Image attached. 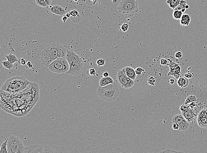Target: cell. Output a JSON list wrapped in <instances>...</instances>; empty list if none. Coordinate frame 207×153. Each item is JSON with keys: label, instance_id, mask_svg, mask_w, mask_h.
I'll use <instances>...</instances> for the list:
<instances>
[{"label": "cell", "instance_id": "6da1fadb", "mask_svg": "<svg viewBox=\"0 0 207 153\" xmlns=\"http://www.w3.org/2000/svg\"><path fill=\"white\" fill-rule=\"evenodd\" d=\"M67 51L66 47L58 43L45 45L41 53L42 64L48 67L52 62L57 58H66Z\"/></svg>", "mask_w": 207, "mask_h": 153}, {"label": "cell", "instance_id": "7a4b0ae2", "mask_svg": "<svg viewBox=\"0 0 207 153\" xmlns=\"http://www.w3.org/2000/svg\"><path fill=\"white\" fill-rule=\"evenodd\" d=\"M66 59L69 65V69L67 73L73 76L80 75L84 67V61L82 58L73 51L68 50Z\"/></svg>", "mask_w": 207, "mask_h": 153}, {"label": "cell", "instance_id": "3957f363", "mask_svg": "<svg viewBox=\"0 0 207 153\" xmlns=\"http://www.w3.org/2000/svg\"><path fill=\"white\" fill-rule=\"evenodd\" d=\"M98 94L104 100L111 101L115 100L119 96V89L115 83L104 87H100L97 90Z\"/></svg>", "mask_w": 207, "mask_h": 153}, {"label": "cell", "instance_id": "277c9868", "mask_svg": "<svg viewBox=\"0 0 207 153\" xmlns=\"http://www.w3.org/2000/svg\"><path fill=\"white\" fill-rule=\"evenodd\" d=\"M117 8L120 13L129 17L133 16L139 10L138 0H122Z\"/></svg>", "mask_w": 207, "mask_h": 153}, {"label": "cell", "instance_id": "5b68a950", "mask_svg": "<svg viewBox=\"0 0 207 153\" xmlns=\"http://www.w3.org/2000/svg\"><path fill=\"white\" fill-rule=\"evenodd\" d=\"M8 153H26V147L18 137L12 135L8 139Z\"/></svg>", "mask_w": 207, "mask_h": 153}, {"label": "cell", "instance_id": "8992f818", "mask_svg": "<svg viewBox=\"0 0 207 153\" xmlns=\"http://www.w3.org/2000/svg\"><path fill=\"white\" fill-rule=\"evenodd\" d=\"M48 68L52 72L63 74L68 72L69 65L66 58H59L52 62Z\"/></svg>", "mask_w": 207, "mask_h": 153}, {"label": "cell", "instance_id": "52a82bcc", "mask_svg": "<svg viewBox=\"0 0 207 153\" xmlns=\"http://www.w3.org/2000/svg\"><path fill=\"white\" fill-rule=\"evenodd\" d=\"M117 79L119 84L124 88H130L134 85V81L126 75L124 68L118 71Z\"/></svg>", "mask_w": 207, "mask_h": 153}, {"label": "cell", "instance_id": "ba28073f", "mask_svg": "<svg viewBox=\"0 0 207 153\" xmlns=\"http://www.w3.org/2000/svg\"><path fill=\"white\" fill-rule=\"evenodd\" d=\"M12 78L17 93H19L25 90L31 83L30 81L22 76H16L13 77Z\"/></svg>", "mask_w": 207, "mask_h": 153}, {"label": "cell", "instance_id": "9c48e42d", "mask_svg": "<svg viewBox=\"0 0 207 153\" xmlns=\"http://www.w3.org/2000/svg\"><path fill=\"white\" fill-rule=\"evenodd\" d=\"M172 121L173 123H177L179 125V130L181 131H186L190 127L189 122L184 118L182 114H179L174 116L172 118Z\"/></svg>", "mask_w": 207, "mask_h": 153}, {"label": "cell", "instance_id": "30bf717a", "mask_svg": "<svg viewBox=\"0 0 207 153\" xmlns=\"http://www.w3.org/2000/svg\"><path fill=\"white\" fill-rule=\"evenodd\" d=\"M53 153V151L47 145H34L26 147V153Z\"/></svg>", "mask_w": 207, "mask_h": 153}, {"label": "cell", "instance_id": "8fae6325", "mask_svg": "<svg viewBox=\"0 0 207 153\" xmlns=\"http://www.w3.org/2000/svg\"><path fill=\"white\" fill-rule=\"evenodd\" d=\"M1 90L9 94H17V90L13 82L12 77L8 79L6 81L1 88Z\"/></svg>", "mask_w": 207, "mask_h": 153}, {"label": "cell", "instance_id": "7c38bea8", "mask_svg": "<svg viewBox=\"0 0 207 153\" xmlns=\"http://www.w3.org/2000/svg\"><path fill=\"white\" fill-rule=\"evenodd\" d=\"M197 122L199 126L207 128V108L201 111L197 116Z\"/></svg>", "mask_w": 207, "mask_h": 153}, {"label": "cell", "instance_id": "4fadbf2b", "mask_svg": "<svg viewBox=\"0 0 207 153\" xmlns=\"http://www.w3.org/2000/svg\"><path fill=\"white\" fill-rule=\"evenodd\" d=\"M181 114L184 118L186 119L189 123L192 122L194 120L195 114L191 108L189 106L187 109L181 112Z\"/></svg>", "mask_w": 207, "mask_h": 153}, {"label": "cell", "instance_id": "5bb4252c", "mask_svg": "<svg viewBox=\"0 0 207 153\" xmlns=\"http://www.w3.org/2000/svg\"><path fill=\"white\" fill-rule=\"evenodd\" d=\"M49 10L52 13L59 16H65V14H66L65 9L59 5L51 6Z\"/></svg>", "mask_w": 207, "mask_h": 153}, {"label": "cell", "instance_id": "9a60e30c", "mask_svg": "<svg viewBox=\"0 0 207 153\" xmlns=\"http://www.w3.org/2000/svg\"><path fill=\"white\" fill-rule=\"evenodd\" d=\"M124 68L126 75L129 78L134 80L136 79L137 75L136 73L135 70H134L133 68L130 66H126Z\"/></svg>", "mask_w": 207, "mask_h": 153}, {"label": "cell", "instance_id": "2e32d148", "mask_svg": "<svg viewBox=\"0 0 207 153\" xmlns=\"http://www.w3.org/2000/svg\"><path fill=\"white\" fill-rule=\"evenodd\" d=\"M114 80L111 77L108 76L107 77H103L101 78L100 81V86L104 87L109 84H111L114 83Z\"/></svg>", "mask_w": 207, "mask_h": 153}, {"label": "cell", "instance_id": "e0dca14e", "mask_svg": "<svg viewBox=\"0 0 207 153\" xmlns=\"http://www.w3.org/2000/svg\"><path fill=\"white\" fill-rule=\"evenodd\" d=\"M180 24L183 27L188 26L191 22V18L190 15L187 14H183L181 19H180Z\"/></svg>", "mask_w": 207, "mask_h": 153}, {"label": "cell", "instance_id": "ac0fdd59", "mask_svg": "<svg viewBox=\"0 0 207 153\" xmlns=\"http://www.w3.org/2000/svg\"><path fill=\"white\" fill-rule=\"evenodd\" d=\"M189 79L186 77H181L178 79L177 81V84L179 87L181 88H185L187 87L189 85Z\"/></svg>", "mask_w": 207, "mask_h": 153}, {"label": "cell", "instance_id": "d6986e66", "mask_svg": "<svg viewBox=\"0 0 207 153\" xmlns=\"http://www.w3.org/2000/svg\"><path fill=\"white\" fill-rule=\"evenodd\" d=\"M181 0H166V3L171 9L174 10L179 6Z\"/></svg>", "mask_w": 207, "mask_h": 153}, {"label": "cell", "instance_id": "ffe728a7", "mask_svg": "<svg viewBox=\"0 0 207 153\" xmlns=\"http://www.w3.org/2000/svg\"><path fill=\"white\" fill-rule=\"evenodd\" d=\"M187 5V2L185 0H181L179 6L174 9L175 10H179L181 11L183 13L185 12L186 8V6Z\"/></svg>", "mask_w": 207, "mask_h": 153}, {"label": "cell", "instance_id": "44dd1931", "mask_svg": "<svg viewBox=\"0 0 207 153\" xmlns=\"http://www.w3.org/2000/svg\"><path fill=\"white\" fill-rule=\"evenodd\" d=\"M6 57L8 61L11 62L12 64H14L16 62H18L19 61L17 56L15 54H9L6 55Z\"/></svg>", "mask_w": 207, "mask_h": 153}, {"label": "cell", "instance_id": "7402d4cb", "mask_svg": "<svg viewBox=\"0 0 207 153\" xmlns=\"http://www.w3.org/2000/svg\"><path fill=\"white\" fill-rule=\"evenodd\" d=\"M183 13L179 10H174L173 13V17L174 19L176 20H180L183 15Z\"/></svg>", "mask_w": 207, "mask_h": 153}, {"label": "cell", "instance_id": "603a6c76", "mask_svg": "<svg viewBox=\"0 0 207 153\" xmlns=\"http://www.w3.org/2000/svg\"><path fill=\"white\" fill-rule=\"evenodd\" d=\"M197 98L196 96L193 95H189L186 98V99L185 101V104H189L191 103L197 101Z\"/></svg>", "mask_w": 207, "mask_h": 153}, {"label": "cell", "instance_id": "cb8c5ba5", "mask_svg": "<svg viewBox=\"0 0 207 153\" xmlns=\"http://www.w3.org/2000/svg\"><path fill=\"white\" fill-rule=\"evenodd\" d=\"M1 63H2L3 66L8 70H11L12 68L13 67V64L10 62L8 60L7 61H2Z\"/></svg>", "mask_w": 207, "mask_h": 153}, {"label": "cell", "instance_id": "d4e9b609", "mask_svg": "<svg viewBox=\"0 0 207 153\" xmlns=\"http://www.w3.org/2000/svg\"><path fill=\"white\" fill-rule=\"evenodd\" d=\"M7 142L8 139L2 143L0 150V153H8L7 150Z\"/></svg>", "mask_w": 207, "mask_h": 153}, {"label": "cell", "instance_id": "484cf974", "mask_svg": "<svg viewBox=\"0 0 207 153\" xmlns=\"http://www.w3.org/2000/svg\"><path fill=\"white\" fill-rule=\"evenodd\" d=\"M36 4L42 7H48V5L47 4L46 0H35Z\"/></svg>", "mask_w": 207, "mask_h": 153}, {"label": "cell", "instance_id": "4316f807", "mask_svg": "<svg viewBox=\"0 0 207 153\" xmlns=\"http://www.w3.org/2000/svg\"><path fill=\"white\" fill-rule=\"evenodd\" d=\"M147 81L149 85L152 86H155V83H156V79H155L154 77H149L147 79Z\"/></svg>", "mask_w": 207, "mask_h": 153}, {"label": "cell", "instance_id": "83f0119b", "mask_svg": "<svg viewBox=\"0 0 207 153\" xmlns=\"http://www.w3.org/2000/svg\"><path fill=\"white\" fill-rule=\"evenodd\" d=\"M129 26L128 25V23H123L121 26V30L122 32H127V30L129 29Z\"/></svg>", "mask_w": 207, "mask_h": 153}, {"label": "cell", "instance_id": "f1b7e54d", "mask_svg": "<svg viewBox=\"0 0 207 153\" xmlns=\"http://www.w3.org/2000/svg\"><path fill=\"white\" fill-rule=\"evenodd\" d=\"M145 70L142 68L137 67L136 68L135 72L137 76H140L141 74H142L143 72H145Z\"/></svg>", "mask_w": 207, "mask_h": 153}, {"label": "cell", "instance_id": "f546056e", "mask_svg": "<svg viewBox=\"0 0 207 153\" xmlns=\"http://www.w3.org/2000/svg\"><path fill=\"white\" fill-rule=\"evenodd\" d=\"M87 74L89 76H96V70L94 68H90L87 71Z\"/></svg>", "mask_w": 207, "mask_h": 153}, {"label": "cell", "instance_id": "4dcf8cb0", "mask_svg": "<svg viewBox=\"0 0 207 153\" xmlns=\"http://www.w3.org/2000/svg\"><path fill=\"white\" fill-rule=\"evenodd\" d=\"M97 65L99 67L102 66H104L105 64V61L103 59H100L96 61Z\"/></svg>", "mask_w": 207, "mask_h": 153}, {"label": "cell", "instance_id": "1f68e13d", "mask_svg": "<svg viewBox=\"0 0 207 153\" xmlns=\"http://www.w3.org/2000/svg\"><path fill=\"white\" fill-rule=\"evenodd\" d=\"M69 13H70L71 17L73 18H75L76 17H78V16L79 15L78 12L75 10L71 11L69 12Z\"/></svg>", "mask_w": 207, "mask_h": 153}, {"label": "cell", "instance_id": "d6a6232c", "mask_svg": "<svg viewBox=\"0 0 207 153\" xmlns=\"http://www.w3.org/2000/svg\"><path fill=\"white\" fill-rule=\"evenodd\" d=\"M85 1L89 6H93L96 5L97 0H85Z\"/></svg>", "mask_w": 207, "mask_h": 153}, {"label": "cell", "instance_id": "836d02e7", "mask_svg": "<svg viewBox=\"0 0 207 153\" xmlns=\"http://www.w3.org/2000/svg\"><path fill=\"white\" fill-rule=\"evenodd\" d=\"M18 62L19 64L22 65H26V63H26V60L24 57L19 59V60Z\"/></svg>", "mask_w": 207, "mask_h": 153}, {"label": "cell", "instance_id": "e575fe53", "mask_svg": "<svg viewBox=\"0 0 207 153\" xmlns=\"http://www.w3.org/2000/svg\"><path fill=\"white\" fill-rule=\"evenodd\" d=\"M175 57L177 59H181L182 57V53L180 51H178V52H176L175 54Z\"/></svg>", "mask_w": 207, "mask_h": 153}, {"label": "cell", "instance_id": "d590c367", "mask_svg": "<svg viewBox=\"0 0 207 153\" xmlns=\"http://www.w3.org/2000/svg\"><path fill=\"white\" fill-rule=\"evenodd\" d=\"M185 77H186V78L190 79L192 78L193 76V74L192 73H191L190 72H188L187 73H185V75H184Z\"/></svg>", "mask_w": 207, "mask_h": 153}, {"label": "cell", "instance_id": "8d00e7d4", "mask_svg": "<svg viewBox=\"0 0 207 153\" xmlns=\"http://www.w3.org/2000/svg\"><path fill=\"white\" fill-rule=\"evenodd\" d=\"M168 64V61L165 58H162L160 60V64L162 65H165Z\"/></svg>", "mask_w": 207, "mask_h": 153}, {"label": "cell", "instance_id": "74e56055", "mask_svg": "<svg viewBox=\"0 0 207 153\" xmlns=\"http://www.w3.org/2000/svg\"><path fill=\"white\" fill-rule=\"evenodd\" d=\"M172 128L174 130H177L179 129V125L177 123H173Z\"/></svg>", "mask_w": 207, "mask_h": 153}, {"label": "cell", "instance_id": "f35d334b", "mask_svg": "<svg viewBox=\"0 0 207 153\" xmlns=\"http://www.w3.org/2000/svg\"><path fill=\"white\" fill-rule=\"evenodd\" d=\"M25 66H26V68H28V69H30V68L33 67L32 64H31V62L30 61H28V62H27Z\"/></svg>", "mask_w": 207, "mask_h": 153}, {"label": "cell", "instance_id": "ab89813d", "mask_svg": "<svg viewBox=\"0 0 207 153\" xmlns=\"http://www.w3.org/2000/svg\"><path fill=\"white\" fill-rule=\"evenodd\" d=\"M188 106H189V105H181V106H180V110L181 111V112L183 111L184 110L187 109Z\"/></svg>", "mask_w": 207, "mask_h": 153}, {"label": "cell", "instance_id": "60d3db41", "mask_svg": "<svg viewBox=\"0 0 207 153\" xmlns=\"http://www.w3.org/2000/svg\"><path fill=\"white\" fill-rule=\"evenodd\" d=\"M68 18L65 15V16H64V17L62 18V20L63 22L64 23H65L66 21L67 20Z\"/></svg>", "mask_w": 207, "mask_h": 153}, {"label": "cell", "instance_id": "b9f144b4", "mask_svg": "<svg viewBox=\"0 0 207 153\" xmlns=\"http://www.w3.org/2000/svg\"><path fill=\"white\" fill-rule=\"evenodd\" d=\"M103 75V77H107L109 76L108 72H104V73H103V75Z\"/></svg>", "mask_w": 207, "mask_h": 153}, {"label": "cell", "instance_id": "7bdbcfd3", "mask_svg": "<svg viewBox=\"0 0 207 153\" xmlns=\"http://www.w3.org/2000/svg\"><path fill=\"white\" fill-rule=\"evenodd\" d=\"M170 84H173L175 82V80H174L173 79H170Z\"/></svg>", "mask_w": 207, "mask_h": 153}, {"label": "cell", "instance_id": "ee69618b", "mask_svg": "<svg viewBox=\"0 0 207 153\" xmlns=\"http://www.w3.org/2000/svg\"><path fill=\"white\" fill-rule=\"evenodd\" d=\"M46 2H47V4H48V6H51V4L52 3V0H46Z\"/></svg>", "mask_w": 207, "mask_h": 153}, {"label": "cell", "instance_id": "f6af8a7d", "mask_svg": "<svg viewBox=\"0 0 207 153\" xmlns=\"http://www.w3.org/2000/svg\"><path fill=\"white\" fill-rule=\"evenodd\" d=\"M65 16H66L68 18H70L71 17V15H70V13H69V12H68V13H66V14H65Z\"/></svg>", "mask_w": 207, "mask_h": 153}, {"label": "cell", "instance_id": "bcb514c9", "mask_svg": "<svg viewBox=\"0 0 207 153\" xmlns=\"http://www.w3.org/2000/svg\"><path fill=\"white\" fill-rule=\"evenodd\" d=\"M189 7H190V6H189V5H186V9H188Z\"/></svg>", "mask_w": 207, "mask_h": 153}, {"label": "cell", "instance_id": "7dc6e473", "mask_svg": "<svg viewBox=\"0 0 207 153\" xmlns=\"http://www.w3.org/2000/svg\"><path fill=\"white\" fill-rule=\"evenodd\" d=\"M111 1H112L113 2V3H114V2H115L116 1V0H111Z\"/></svg>", "mask_w": 207, "mask_h": 153}, {"label": "cell", "instance_id": "c3c4849f", "mask_svg": "<svg viewBox=\"0 0 207 153\" xmlns=\"http://www.w3.org/2000/svg\"><path fill=\"white\" fill-rule=\"evenodd\" d=\"M75 2H77V1H78L79 0H73Z\"/></svg>", "mask_w": 207, "mask_h": 153}]
</instances>
